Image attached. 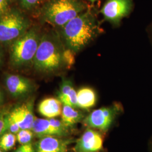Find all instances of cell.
Returning a JSON list of instances; mask_svg holds the SVG:
<instances>
[{"instance_id":"obj_8","label":"cell","mask_w":152,"mask_h":152,"mask_svg":"<svg viewBox=\"0 0 152 152\" xmlns=\"http://www.w3.org/2000/svg\"><path fill=\"white\" fill-rule=\"evenodd\" d=\"M68 129L61 121L54 118H36L32 127L34 136L42 138L46 136H55L62 137L69 134Z\"/></svg>"},{"instance_id":"obj_20","label":"cell","mask_w":152,"mask_h":152,"mask_svg":"<svg viewBox=\"0 0 152 152\" xmlns=\"http://www.w3.org/2000/svg\"><path fill=\"white\" fill-rule=\"evenodd\" d=\"M75 53L70 49L65 48L64 51V61L65 64V68H70L75 62Z\"/></svg>"},{"instance_id":"obj_29","label":"cell","mask_w":152,"mask_h":152,"mask_svg":"<svg viewBox=\"0 0 152 152\" xmlns=\"http://www.w3.org/2000/svg\"><path fill=\"white\" fill-rule=\"evenodd\" d=\"M67 152V151H63V152Z\"/></svg>"},{"instance_id":"obj_14","label":"cell","mask_w":152,"mask_h":152,"mask_svg":"<svg viewBox=\"0 0 152 152\" xmlns=\"http://www.w3.org/2000/svg\"><path fill=\"white\" fill-rule=\"evenodd\" d=\"M62 108V103L58 99L48 98L38 104V111L47 118H54L61 115Z\"/></svg>"},{"instance_id":"obj_13","label":"cell","mask_w":152,"mask_h":152,"mask_svg":"<svg viewBox=\"0 0 152 152\" xmlns=\"http://www.w3.org/2000/svg\"><path fill=\"white\" fill-rule=\"evenodd\" d=\"M58 99L63 105L77 108V91L71 80L63 78L58 92Z\"/></svg>"},{"instance_id":"obj_16","label":"cell","mask_w":152,"mask_h":152,"mask_svg":"<svg viewBox=\"0 0 152 152\" xmlns=\"http://www.w3.org/2000/svg\"><path fill=\"white\" fill-rule=\"evenodd\" d=\"M81 112L69 105H63L61 114V121L68 128L72 127L83 118Z\"/></svg>"},{"instance_id":"obj_9","label":"cell","mask_w":152,"mask_h":152,"mask_svg":"<svg viewBox=\"0 0 152 152\" xmlns=\"http://www.w3.org/2000/svg\"><path fill=\"white\" fill-rule=\"evenodd\" d=\"M5 83L8 92L16 99L27 97L34 88L31 80L18 75L7 74L5 78Z\"/></svg>"},{"instance_id":"obj_17","label":"cell","mask_w":152,"mask_h":152,"mask_svg":"<svg viewBox=\"0 0 152 152\" xmlns=\"http://www.w3.org/2000/svg\"><path fill=\"white\" fill-rule=\"evenodd\" d=\"M15 134L10 132H6L0 136V149L7 152L12 149L16 144Z\"/></svg>"},{"instance_id":"obj_25","label":"cell","mask_w":152,"mask_h":152,"mask_svg":"<svg viewBox=\"0 0 152 152\" xmlns=\"http://www.w3.org/2000/svg\"><path fill=\"white\" fill-rule=\"evenodd\" d=\"M5 102V95L2 90L1 87H0V106H1Z\"/></svg>"},{"instance_id":"obj_6","label":"cell","mask_w":152,"mask_h":152,"mask_svg":"<svg viewBox=\"0 0 152 152\" xmlns=\"http://www.w3.org/2000/svg\"><path fill=\"white\" fill-rule=\"evenodd\" d=\"M120 111L118 104L95 109L83 120V124L89 128L105 132L108 130Z\"/></svg>"},{"instance_id":"obj_15","label":"cell","mask_w":152,"mask_h":152,"mask_svg":"<svg viewBox=\"0 0 152 152\" xmlns=\"http://www.w3.org/2000/svg\"><path fill=\"white\" fill-rule=\"evenodd\" d=\"M77 99L78 108L89 109L96 104V92L90 87H82L77 91Z\"/></svg>"},{"instance_id":"obj_10","label":"cell","mask_w":152,"mask_h":152,"mask_svg":"<svg viewBox=\"0 0 152 152\" xmlns=\"http://www.w3.org/2000/svg\"><path fill=\"white\" fill-rule=\"evenodd\" d=\"M34 100L31 99L15 107L9 115L19 125L21 130L32 129L36 117L33 113Z\"/></svg>"},{"instance_id":"obj_22","label":"cell","mask_w":152,"mask_h":152,"mask_svg":"<svg viewBox=\"0 0 152 152\" xmlns=\"http://www.w3.org/2000/svg\"><path fill=\"white\" fill-rule=\"evenodd\" d=\"M8 113L5 109H0V136L6 132V120Z\"/></svg>"},{"instance_id":"obj_11","label":"cell","mask_w":152,"mask_h":152,"mask_svg":"<svg viewBox=\"0 0 152 152\" xmlns=\"http://www.w3.org/2000/svg\"><path fill=\"white\" fill-rule=\"evenodd\" d=\"M103 147V138L96 131L87 129L76 142V152H98Z\"/></svg>"},{"instance_id":"obj_21","label":"cell","mask_w":152,"mask_h":152,"mask_svg":"<svg viewBox=\"0 0 152 152\" xmlns=\"http://www.w3.org/2000/svg\"><path fill=\"white\" fill-rule=\"evenodd\" d=\"M42 0H19V4L25 10H32L39 5Z\"/></svg>"},{"instance_id":"obj_18","label":"cell","mask_w":152,"mask_h":152,"mask_svg":"<svg viewBox=\"0 0 152 152\" xmlns=\"http://www.w3.org/2000/svg\"><path fill=\"white\" fill-rule=\"evenodd\" d=\"M34 136L33 132L30 129L20 130L16 134L17 141L21 145L31 143Z\"/></svg>"},{"instance_id":"obj_19","label":"cell","mask_w":152,"mask_h":152,"mask_svg":"<svg viewBox=\"0 0 152 152\" xmlns=\"http://www.w3.org/2000/svg\"><path fill=\"white\" fill-rule=\"evenodd\" d=\"M6 132H10L16 135V134L21 130L16 122L9 115V113L6 116Z\"/></svg>"},{"instance_id":"obj_28","label":"cell","mask_w":152,"mask_h":152,"mask_svg":"<svg viewBox=\"0 0 152 152\" xmlns=\"http://www.w3.org/2000/svg\"><path fill=\"white\" fill-rule=\"evenodd\" d=\"M0 152H4V151H2V150H1V149H0Z\"/></svg>"},{"instance_id":"obj_5","label":"cell","mask_w":152,"mask_h":152,"mask_svg":"<svg viewBox=\"0 0 152 152\" xmlns=\"http://www.w3.org/2000/svg\"><path fill=\"white\" fill-rule=\"evenodd\" d=\"M27 17L16 9H9L0 15V44L11 45L30 28Z\"/></svg>"},{"instance_id":"obj_2","label":"cell","mask_w":152,"mask_h":152,"mask_svg":"<svg viewBox=\"0 0 152 152\" xmlns=\"http://www.w3.org/2000/svg\"><path fill=\"white\" fill-rule=\"evenodd\" d=\"M65 48L58 34L50 32L42 34L33 61L35 71L52 74L65 67L63 58Z\"/></svg>"},{"instance_id":"obj_4","label":"cell","mask_w":152,"mask_h":152,"mask_svg":"<svg viewBox=\"0 0 152 152\" xmlns=\"http://www.w3.org/2000/svg\"><path fill=\"white\" fill-rule=\"evenodd\" d=\"M41 36L38 28L33 27L10 45V63L12 67L20 68L33 64Z\"/></svg>"},{"instance_id":"obj_1","label":"cell","mask_w":152,"mask_h":152,"mask_svg":"<svg viewBox=\"0 0 152 152\" xmlns=\"http://www.w3.org/2000/svg\"><path fill=\"white\" fill-rule=\"evenodd\" d=\"M59 28V35L65 48L75 54L85 48L102 32L96 16L90 9Z\"/></svg>"},{"instance_id":"obj_3","label":"cell","mask_w":152,"mask_h":152,"mask_svg":"<svg viewBox=\"0 0 152 152\" xmlns=\"http://www.w3.org/2000/svg\"><path fill=\"white\" fill-rule=\"evenodd\" d=\"M87 9L81 0H48L41 9L40 16L43 22L61 28Z\"/></svg>"},{"instance_id":"obj_7","label":"cell","mask_w":152,"mask_h":152,"mask_svg":"<svg viewBox=\"0 0 152 152\" xmlns=\"http://www.w3.org/2000/svg\"><path fill=\"white\" fill-rule=\"evenodd\" d=\"M132 8V0H107L100 13L105 21L118 26L121 20L130 14Z\"/></svg>"},{"instance_id":"obj_12","label":"cell","mask_w":152,"mask_h":152,"mask_svg":"<svg viewBox=\"0 0 152 152\" xmlns=\"http://www.w3.org/2000/svg\"><path fill=\"white\" fill-rule=\"evenodd\" d=\"M69 140L55 136H46L38 140L36 144V152H61L67 151L71 143Z\"/></svg>"},{"instance_id":"obj_24","label":"cell","mask_w":152,"mask_h":152,"mask_svg":"<svg viewBox=\"0 0 152 152\" xmlns=\"http://www.w3.org/2000/svg\"><path fill=\"white\" fill-rule=\"evenodd\" d=\"M10 0H0V15L10 9Z\"/></svg>"},{"instance_id":"obj_23","label":"cell","mask_w":152,"mask_h":152,"mask_svg":"<svg viewBox=\"0 0 152 152\" xmlns=\"http://www.w3.org/2000/svg\"><path fill=\"white\" fill-rule=\"evenodd\" d=\"M14 152H36V151L31 142L27 144L21 145Z\"/></svg>"},{"instance_id":"obj_26","label":"cell","mask_w":152,"mask_h":152,"mask_svg":"<svg viewBox=\"0 0 152 152\" xmlns=\"http://www.w3.org/2000/svg\"><path fill=\"white\" fill-rule=\"evenodd\" d=\"M3 58H4V54H3V50L0 44V67L2 65V62H3Z\"/></svg>"},{"instance_id":"obj_27","label":"cell","mask_w":152,"mask_h":152,"mask_svg":"<svg viewBox=\"0 0 152 152\" xmlns=\"http://www.w3.org/2000/svg\"><path fill=\"white\" fill-rule=\"evenodd\" d=\"M90 2H92V3H94V2H95L96 1H97V0H88Z\"/></svg>"}]
</instances>
